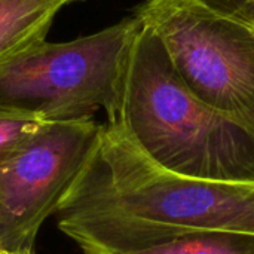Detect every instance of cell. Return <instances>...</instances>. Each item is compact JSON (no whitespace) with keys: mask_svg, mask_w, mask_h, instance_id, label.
I'll return each mask as SVG.
<instances>
[{"mask_svg":"<svg viewBox=\"0 0 254 254\" xmlns=\"http://www.w3.org/2000/svg\"><path fill=\"white\" fill-rule=\"evenodd\" d=\"M55 216L58 229L79 247L107 253L153 226L254 234V183L167 171L118 119H107Z\"/></svg>","mask_w":254,"mask_h":254,"instance_id":"1","label":"cell"},{"mask_svg":"<svg viewBox=\"0 0 254 254\" xmlns=\"http://www.w3.org/2000/svg\"><path fill=\"white\" fill-rule=\"evenodd\" d=\"M115 119L167 171L254 183L253 132L199 101L176 73L159 37L146 25L131 49Z\"/></svg>","mask_w":254,"mask_h":254,"instance_id":"2","label":"cell"},{"mask_svg":"<svg viewBox=\"0 0 254 254\" xmlns=\"http://www.w3.org/2000/svg\"><path fill=\"white\" fill-rule=\"evenodd\" d=\"M137 15L68 42H48L0 64V109L49 121L119 115Z\"/></svg>","mask_w":254,"mask_h":254,"instance_id":"3","label":"cell"},{"mask_svg":"<svg viewBox=\"0 0 254 254\" xmlns=\"http://www.w3.org/2000/svg\"><path fill=\"white\" fill-rule=\"evenodd\" d=\"M134 15L199 101L254 134V27L195 0H147Z\"/></svg>","mask_w":254,"mask_h":254,"instance_id":"4","label":"cell"},{"mask_svg":"<svg viewBox=\"0 0 254 254\" xmlns=\"http://www.w3.org/2000/svg\"><path fill=\"white\" fill-rule=\"evenodd\" d=\"M95 118L54 121L0 162V250L33 254L45 220L57 213L98 141Z\"/></svg>","mask_w":254,"mask_h":254,"instance_id":"5","label":"cell"},{"mask_svg":"<svg viewBox=\"0 0 254 254\" xmlns=\"http://www.w3.org/2000/svg\"><path fill=\"white\" fill-rule=\"evenodd\" d=\"M121 254H254V234L153 226L138 232Z\"/></svg>","mask_w":254,"mask_h":254,"instance_id":"6","label":"cell"},{"mask_svg":"<svg viewBox=\"0 0 254 254\" xmlns=\"http://www.w3.org/2000/svg\"><path fill=\"white\" fill-rule=\"evenodd\" d=\"M82 0H0V64L43 43L57 13Z\"/></svg>","mask_w":254,"mask_h":254,"instance_id":"7","label":"cell"},{"mask_svg":"<svg viewBox=\"0 0 254 254\" xmlns=\"http://www.w3.org/2000/svg\"><path fill=\"white\" fill-rule=\"evenodd\" d=\"M51 122L37 113L0 109V162Z\"/></svg>","mask_w":254,"mask_h":254,"instance_id":"8","label":"cell"},{"mask_svg":"<svg viewBox=\"0 0 254 254\" xmlns=\"http://www.w3.org/2000/svg\"><path fill=\"white\" fill-rule=\"evenodd\" d=\"M205 7L254 27V0H195Z\"/></svg>","mask_w":254,"mask_h":254,"instance_id":"9","label":"cell"},{"mask_svg":"<svg viewBox=\"0 0 254 254\" xmlns=\"http://www.w3.org/2000/svg\"><path fill=\"white\" fill-rule=\"evenodd\" d=\"M82 252L85 254H100L97 250H94V249H89V247H83V249H80Z\"/></svg>","mask_w":254,"mask_h":254,"instance_id":"10","label":"cell"},{"mask_svg":"<svg viewBox=\"0 0 254 254\" xmlns=\"http://www.w3.org/2000/svg\"><path fill=\"white\" fill-rule=\"evenodd\" d=\"M0 254H12V253H6V252H1V250H0ZM34 254V253H33Z\"/></svg>","mask_w":254,"mask_h":254,"instance_id":"11","label":"cell"}]
</instances>
